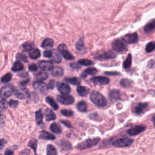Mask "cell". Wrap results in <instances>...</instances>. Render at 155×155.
<instances>
[{"label": "cell", "mask_w": 155, "mask_h": 155, "mask_svg": "<svg viewBox=\"0 0 155 155\" xmlns=\"http://www.w3.org/2000/svg\"><path fill=\"white\" fill-rule=\"evenodd\" d=\"M90 99L92 103L98 107H105L107 101L104 96L98 91H92L90 94Z\"/></svg>", "instance_id": "1"}, {"label": "cell", "mask_w": 155, "mask_h": 155, "mask_svg": "<svg viewBox=\"0 0 155 155\" xmlns=\"http://www.w3.org/2000/svg\"><path fill=\"white\" fill-rule=\"evenodd\" d=\"M100 140H101V138H95L86 139L84 140V141L79 143L78 145L77 148L79 150H84V149H87L91 147H93L99 142Z\"/></svg>", "instance_id": "2"}, {"label": "cell", "mask_w": 155, "mask_h": 155, "mask_svg": "<svg viewBox=\"0 0 155 155\" xmlns=\"http://www.w3.org/2000/svg\"><path fill=\"white\" fill-rule=\"evenodd\" d=\"M113 49L116 52H124L127 50V45L123 40H115L111 44Z\"/></svg>", "instance_id": "3"}, {"label": "cell", "mask_w": 155, "mask_h": 155, "mask_svg": "<svg viewBox=\"0 0 155 155\" xmlns=\"http://www.w3.org/2000/svg\"><path fill=\"white\" fill-rule=\"evenodd\" d=\"M13 86L12 84H7L3 87L0 90V96L3 99L8 98L13 92Z\"/></svg>", "instance_id": "4"}, {"label": "cell", "mask_w": 155, "mask_h": 155, "mask_svg": "<svg viewBox=\"0 0 155 155\" xmlns=\"http://www.w3.org/2000/svg\"><path fill=\"white\" fill-rule=\"evenodd\" d=\"M57 100L58 102L64 105H70L74 103V97L68 94H62L57 96Z\"/></svg>", "instance_id": "5"}, {"label": "cell", "mask_w": 155, "mask_h": 155, "mask_svg": "<svg viewBox=\"0 0 155 155\" xmlns=\"http://www.w3.org/2000/svg\"><path fill=\"white\" fill-rule=\"evenodd\" d=\"M133 142V140L129 138H122L115 140L113 142V145L116 147H128Z\"/></svg>", "instance_id": "6"}, {"label": "cell", "mask_w": 155, "mask_h": 155, "mask_svg": "<svg viewBox=\"0 0 155 155\" xmlns=\"http://www.w3.org/2000/svg\"><path fill=\"white\" fill-rule=\"evenodd\" d=\"M33 88L35 89L36 91H38L39 93L42 95H44L47 93L48 89V86L46 84L43 83V82H35V83H33Z\"/></svg>", "instance_id": "7"}, {"label": "cell", "mask_w": 155, "mask_h": 155, "mask_svg": "<svg viewBox=\"0 0 155 155\" xmlns=\"http://www.w3.org/2000/svg\"><path fill=\"white\" fill-rule=\"evenodd\" d=\"M58 50L61 53L63 57H64L65 59L68 60H71L74 59V56H73L71 53L67 50V46L62 44H60L58 46Z\"/></svg>", "instance_id": "8"}, {"label": "cell", "mask_w": 155, "mask_h": 155, "mask_svg": "<svg viewBox=\"0 0 155 155\" xmlns=\"http://www.w3.org/2000/svg\"><path fill=\"white\" fill-rule=\"evenodd\" d=\"M116 56V55L115 53L111 51H108V52H104V53L100 54L98 56H95V59L99 61H104L109 59H113Z\"/></svg>", "instance_id": "9"}, {"label": "cell", "mask_w": 155, "mask_h": 155, "mask_svg": "<svg viewBox=\"0 0 155 155\" xmlns=\"http://www.w3.org/2000/svg\"><path fill=\"white\" fill-rule=\"evenodd\" d=\"M123 40L125 42L128 44H134L137 42L138 41V35L136 33L127 34V35H125Z\"/></svg>", "instance_id": "10"}, {"label": "cell", "mask_w": 155, "mask_h": 155, "mask_svg": "<svg viewBox=\"0 0 155 155\" xmlns=\"http://www.w3.org/2000/svg\"><path fill=\"white\" fill-rule=\"evenodd\" d=\"M146 129V127L144 125H136L135 127L128 130V134L130 136H136L143 132Z\"/></svg>", "instance_id": "11"}, {"label": "cell", "mask_w": 155, "mask_h": 155, "mask_svg": "<svg viewBox=\"0 0 155 155\" xmlns=\"http://www.w3.org/2000/svg\"><path fill=\"white\" fill-rule=\"evenodd\" d=\"M91 82L96 85H105L109 83L110 79L104 76H96L91 79Z\"/></svg>", "instance_id": "12"}, {"label": "cell", "mask_w": 155, "mask_h": 155, "mask_svg": "<svg viewBox=\"0 0 155 155\" xmlns=\"http://www.w3.org/2000/svg\"><path fill=\"white\" fill-rule=\"evenodd\" d=\"M15 95L16 96L17 98L20 99H23L29 95V91L27 89L24 88V87L18 89L15 91Z\"/></svg>", "instance_id": "13"}, {"label": "cell", "mask_w": 155, "mask_h": 155, "mask_svg": "<svg viewBox=\"0 0 155 155\" xmlns=\"http://www.w3.org/2000/svg\"><path fill=\"white\" fill-rule=\"evenodd\" d=\"M38 66L40 69L44 71L52 70L54 67L52 62L48 61H41L38 63Z\"/></svg>", "instance_id": "14"}, {"label": "cell", "mask_w": 155, "mask_h": 155, "mask_svg": "<svg viewBox=\"0 0 155 155\" xmlns=\"http://www.w3.org/2000/svg\"><path fill=\"white\" fill-rule=\"evenodd\" d=\"M76 48L78 54H84L86 52V48L84 46V40L83 38H80L76 44Z\"/></svg>", "instance_id": "15"}, {"label": "cell", "mask_w": 155, "mask_h": 155, "mask_svg": "<svg viewBox=\"0 0 155 155\" xmlns=\"http://www.w3.org/2000/svg\"><path fill=\"white\" fill-rule=\"evenodd\" d=\"M57 88L62 94H69L71 91L70 87L69 85L64 83H61V82L57 83Z\"/></svg>", "instance_id": "16"}, {"label": "cell", "mask_w": 155, "mask_h": 155, "mask_svg": "<svg viewBox=\"0 0 155 155\" xmlns=\"http://www.w3.org/2000/svg\"><path fill=\"white\" fill-rule=\"evenodd\" d=\"M109 97L111 101L115 102L116 101L119 100L120 98V92L119 90H116V89L111 90L109 92Z\"/></svg>", "instance_id": "17"}, {"label": "cell", "mask_w": 155, "mask_h": 155, "mask_svg": "<svg viewBox=\"0 0 155 155\" xmlns=\"http://www.w3.org/2000/svg\"><path fill=\"white\" fill-rule=\"evenodd\" d=\"M50 58L53 62L57 63V64H59V63H60L62 61V57L61 55L60 54V53L56 50H52V54Z\"/></svg>", "instance_id": "18"}, {"label": "cell", "mask_w": 155, "mask_h": 155, "mask_svg": "<svg viewBox=\"0 0 155 155\" xmlns=\"http://www.w3.org/2000/svg\"><path fill=\"white\" fill-rule=\"evenodd\" d=\"M147 105H148L147 103H140L138 104V105L134 107V112L137 115H139L140 113H142L144 111V110L147 107Z\"/></svg>", "instance_id": "19"}, {"label": "cell", "mask_w": 155, "mask_h": 155, "mask_svg": "<svg viewBox=\"0 0 155 155\" xmlns=\"http://www.w3.org/2000/svg\"><path fill=\"white\" fill-rule=\"evenodd\" d=\"M40 138L44 140H53L55 139V136L46 131H41L40 133Z\"/></svg>", "instance_id": "20"}, {"label": "cell", "mask_w": 155, "mask_h": 155, "mask_svg": "<svg viewBox=\"0 0 155 155\" xmlns=\"http://www.w3.org/2000/svg\"><path fill=\"white\" fill-rule=\"evenodd\" d=\"M97 72H98V70L95 68H89L82 72L81 77L82 78H84L87 77V75H94L97 74Z\"/></svg>", "instance_id": "21"}, {"label": "cell", "mask_w": 155, "mask_h": 155, "mask_svg": "<svg viewBox=\"0 0 155 155\" xmlns=\"http://www.w3.org/2000/svg\"><path fill=\"white\" fill-rule=\"evenodd\" d=\"M77 92L81 96H86L89 93V89L85 86H79L77 87Z\"/></svg>", "instance_id": "22"}, {"label": "cell", "mask_w": 155, "mask_h": 155, "mask_svg": "<svg viewBox=\"0 0 155 155\" xmlns=\"http://www.w3.org/2000/svg\"><path fill=\"white\" fill-rule=\"evenodd\" d=\"M54 41L50 38H46L42 41V47L44 48H51L53 46Z\"/></svg>", "instance_id": "23"}, {"label": "cell", "mask_w": 155, "mask_h": 155, "mask_svg": "<svg viewBox=\"0 0 155 155\" xmlns=\"http://www.w3.org/2000/svg\"><path fill=\"white\" fill-rule=\"evenodd\" d=\"M155 28V19L153 20L150 21L144 27V31L146 33H150L152 32Z\"/></svg>", "instance_id": "24"}, {"label": "cell", "mask_w": 155, "mask_h": 155, "mask_svg": "<svg viewBox=\"0 0 155 155\" xmlns=\"http://www.w3.org/2000/svg\"><path fill=\"white\" fill-rule=\"evenodd\" d=\"M64 74V70L60 67H55L52 70V75L55 76H61Z\"/></svg>", "instance_id": "25"}, {"label": "cell", "mask_w": 155, "mask_h": 155, "mask_svg": "<svg viewBox=\"0 0 155 155\" xmlns=\"http://www.w3.org/2000/svg\"><path fill=\"white\" fill-rule=\"evenodd\" d=\"M65 81L67 82V83H69L72 85H78L81 84L80 78H76V77L66 78Z\"/></svg>", "instance_id": "26"}, {"label": "cell", "mask_w": 155, "mask_h": 155, "mask_svg": "<svg viewBox=\"0 0 155 155\" xmlns=\"http://www.w3.org/2000/svg\"><path fill=\"white\" fill-rule=\"evenodd\" d=\"M56 119V115L53 112L52 110L47 109L46 110V120L47 121H53Z\"/></svg>", "instance_id": "27"}, {"label": "cell", "mask_w": 155, "mask_h": 155, "mask_svg": "<svg viewBox=\"0 0 155 155\" xmlns=\"http://www.w3.org/2000/svg\"><path fill=\"white\" fill-rule=\"evenodd\" d=\"M34 46H35V44H34L33 42H27L24 43L22 45V49L24 52H29L33 49Z\"/></svg>", "instance_id": "28"}, {"label": "cell", "mask_w": 155, "mask_h": 155, "mask_svg": "<svg viewBox=\"0 0 155 155\" xmlns=\"http://www.w3.org/2000/svg\"><path fill=\"white\" fill-rule=\"evenodd\" d=\"M77 109L81 112H86L87 110V104L85 101H80L77 104Z\"/></svg>", "instance_id": "29"}, {"label": "cell", "mask_w": 155, "mask_h": 155, "mask_svg": "<svg viewBox=\"0 0 155 155\" xmlns=\"http://www.w3.org/2000/svg\"><path fill=\"white\" fill-rule=\"evenodd\" d=\"M50 129L52 131V132L55 133L59 134L62 132V129H61V127L56 123L52 124L50 125Z\"/></svg>", "instance_id": "30"}, {"label": "cell", "mask_w": 155, "mask_h": 155, "mask_svg": "<svg viewBox=\"0 0 155 155\" xmlns=\"http://www.w3.org/2000/svg\"><path fill=\"white\" fill-rule=\"evenodd\" d=\"M48 75L45 72H40L36 75V79L38 81H44L48 78Z\"/></svg>", "instance_id": "31"}, {"label": "cell", "mask_w": 155, "mask_h": 155, "mask_svg": "<svg viewBox=\"0 0 155 155\" xmlns=\"http://www.w3.org/2000/svg\"><path fill=\"white\" fill-rule=\"evenodd\" d=\"M24 66L20 62H16L14 63V64L12 66V70L13 72H18L23 70Z\"/></svg>", "instance_id": "32"}, {"label": "cell", "mask_w": 155, "mask_h": 155, "mask_svg": "<svg viewBox=\"0 0 155 155\" xmlns=\"http://www.w3.org/2000/svg\"><path fill=\"white\" fill-rule=\"evenodd\" d=\"M132 55L129 54V55L127 56V59L125 60V61L124 62V64H123V67L125 69H129V68L131 66V65H132Z\"/></svg>", "instance_id": "33"}, {"label": "cell", "mask_w": 155, "mask_h": 155, "mask_svg": "<svg viewBox=\"0 0 155 155\" xmlns=\"http://www.w3.org/2000/svg\"><path fill=\"white\" fill-rule=\"evenodd\" d=\"M35 116H36V121L38 124H40L42 123V118H43V115L42 112V110L40 109L36 111L35 113Z\"/></svg>", "instance_id": "34"}, {"label": "cell", "mask_w": 155, "mask_h": 155, "mask_svg": "<svg viewBox=\"0 0 155 155\" xmlns=\"http://www.w3.org/2000/svg\"><path fill=\"white\" fill-rule=\"evenodd\" d=\"M47 155H56L57 152L56 148L52 145L49 144L47 147Z\"/></svg>", "instance_id": "35"}, {"label": "cell", "mask_w": 155, "mask_h": 155, "mask_svg": "<svg viewBox=\"0 0 155 155\" xmlns=\"http://www.w3.org/2000/svg\"><path fill=\"white\" fill-rule=\"evenodd\" d=\"M40 56H41V52H40V50H39L38 49L33 50V51H32L30 53H29V56H30V58L34 60L37 59V58H38Z\"/></svg>", "instance_id": "36"}, {"label": "cell", "mask_w": 155, "mask_h": 155, "mask_svg": "<svg viewBox=\"0 0 155 155\" xmlns=\"http://www.w3.org/2000/svg\"><path fill=\"white\" fill-rule=\"evenodd\" d=\"M46 101L48 104H49L51 107H52L54 110H57L58 109V104L56 103V102H55V101L53 100L52 98H50V97H47L46 99Z\"/></svg>", "instance_id": "37"}, {"label": "cell", "mask_w": 155, "mask_h": 155, "mask_svg": "<svg viewBox=\"0 0 155 155\" xmlns=\"http://www.w3.org/2000/svg\"><path fill=\"white\" fill-rule=\"evenodd\" d=\"M132 81L128 79H121L120 82V84L121 86H123V87H125V88H127V87H130L132 84Z\"/></svg>", "instance_id": "38"}, {"label": "cell", "mask_w": 155, "mask_h": 155, "mask_svg": "<svg viewBox=\"0 0 155 155\" xmlns=\"http://www.w3.org/2000/svg\"><path fill=\"white\" fill-rule=\"evenodd\" d=\"M8 105L9 103L6 100H2L0 101V113L4 112L7 109Z\"/></svg>", "instance_id": "39"}, {"label": "cell", "mask_w": 155, "mask_h": 155, "mask_svg": "<svg viewBox=\"0 0 155 155\" xmlns=\"http://www.w3.org/2000/svg\"><path fill=\"white\" fill-rule=\"evenodd\" d=\"M37 144H38V141L37 140L35 139H31L30 141L28 142V146L31 147L33 151L35 152V153H36V148H37Z\"/></svg>", "instance_id": "40"}, {"label": "cell", "mask_w": 155, "mask_h": 155, "mask_svg": "<svg viewBox=\"0 0 155 155\" xmlns=\"http://www.w3.org/2000/svg\"><path fill=\"white\" fill-rule=\"evenodd\" d=\"M62 149L64 150H66V151H68V150H70L72 148L71 144L68 142L67 141H64V140H62L61 142V145Z\"/></svg>", "instance_id": "41"}, {"label": "cell", "mask_w": 155, "mask_h": 155, "mask_svg": "<svg viewBox=\"0 0 155 155\" xmlns=\"http://www.w3.org/2000/svg\"><path fill=\"white\" fill-rule=\"evenodd\" d=\"M17 60H19V61H22L23 62H27L28 60H27V56L24 54L23 53H19L17 55Z\"/></svg>", "instance_id": "42"}, {"label": "cell", "mask_w": 155, "mask_h": 155, "mask_svg": "<svg viewBox=\"0 0 155 155\" xmlns=\"http://www.w3.org/2000/svg\"><path fill=\"white\" fill-rule=\"evenodd\" d=\"M154 49H155V42H153V41L149 42L146 46V48H145L146 52L148 53L153 52Z\"/></svg>", "instance_id": "43"}, {"label": "cell", "mask_w": 155, "mask_h": 155, "mask_svg": "<svg viewBox=\"0 0 155 155\" xmlns=\"http://www.w3.org/2000/svg\"><path fill=\"white\" fill-rule=\"evenodd\" d=\"M78 64L82 66H88L93 64V62L89 60H80L78 61Z\"/></svg>", "instance_id": "44"}, {"label": "cell", "mask_w": 155, "mask_h": 155, "mask_svg": "<svg viewBox=\"0 0 155 155\" xmlns=\"http://www.w3.org/2000/svg\"><path fill=\"white\" fill-rule=\"evenodd\" d=\"M12 74H7L6 75H4L1 79V81L2 82H7L12 79Z\"/></svg>", "instance_id": "45"}, {"label": "cell", "mask_w": 155, "mask_h": 155, "mask_svg": "<svg viewBox=\"0 0 155 155\" xmlns=\"http://www.w3.org/2000/svg\"><path fill=\"white\" fill-rule=\"evenodd\" d=\"M61 114L65 116H67V117H69V116H72L74 115V112H73V111L70 110H66V109H64L61 110Z\"/></svg>", "instance_id": "46"}, {"label": "cell", "mask_w": 155, "mask_h": 155, "mask_svg": "<svg viewBox=\"0 0 155 155\" xmlns=\"http://www.w3.org/2000/svg\"><path fill=\"white\" fill-rule=\"evenodd\" d=\"M18 104H19L18 101H15V100H13V99H11V101H10L9 103L10 107L13 108V109L17 107V106L18 105Z\"/></svg>", "instance_id": "47"}, {"label": "cell", "mask_w": 155, "mask_h": 155, "mask_svg": "<svg viewBox=\"0 0 155 155\" xmlns=\"http://www.w3.org/2000/svg\"><path fill=\"white\" fill-rule=\"evenodd\" d=\"M6 118L3 115H0V128H2L5 125Z\"/></svg>", "instance_id": "48"}, {"label": "cell", "mask_w": 155, "mask_h": 155, "mask_svg": "<svg viewBox=\"0 0 155 155\" xmlns=\"http://www.w3.org/2000/svg\"><path fill=\"white\" fill-rule=\"evenodd\" d=\"M147 66L148 67V68H150V69H153V68L155 67V58L153 60H151L149 61V62H148Z\"/></svg>", "instance_id": "49"}, {"label": "cell", "mask_w": 155, "mask_h": 155, "mask_svg": "<svg viewBox=\"0 0 155 155\" xmlns=\"http://www.w3.org/2000/svg\"><path fill=\"white\" fill-rule=\"evenodd\" d=\"M6 144H7V141L6 139H0V150H3L4 148L5 145H6Z\"/></svg>", "instance_id": "50"}, {"label": "cell", "mask_w": 155, "mask_h": 155, "mask_svg": "<svg viewBox=\"0 0 155 155\" xmlns=\"http://www.w3.org/2000/svg\"><path fill=\"white\" fill-rule=\"evenodd\" d=\"M52 54V50H46L44 52V56L46 58H50Z\"/></svg>", "instance_id": "51"}, {"label": "cell", "mask_w": 155, "mask_h": 155, "mask_svg": "<svg viewBox=\"0 0 155 155\" xmlns=\"http://www.w3.org/2000/svg\"><path fill=\"white\" fill-rule=\"evenodd\" d=\"M28 69L31 71H36L38 70V67L36 65L32 64L28 66Z\"/></svg>", "instance_id": "52"}, {"label": "cell", "mask_w": 155, "mask_h": 155, "mask_svg": "<svg viewBox=\"0 0 155 155\" xmlns=\"http://www.w3.org/2000/svg\"><path fill=\"white\" fill-rule=\"evenodd\" d=\"M55 81H50L49 83H48V88H50L51 89H53L55 87Z\"/></svg>", "instance_id": "53"}, {"label": "cell", "mask_w": 155, "mask_h": 155, "mask_svg": "<svg viewBox=\"0 0 155 155\" xmlns=\"http://www.w3.org/2000/svg\"><path fill=\"white\" fill-rule=\"evenodd\" d=\"M61 123L64 124V125H66V127H69V128H71L72 127V124H70V122L67 121H61Z\"/></svg>", "instance_id": "54"}, {"label": "cell", "mask_w": 155, "mask_h": 155, "mask_svg": "<svg viewBox=\"0 0 155 155\" xmlns=\"http://www.w3.org/2000/svg\"><path fill=\"white\" fill-rule=\"evenodd\" d=\"M105 74L106 75H112V76H116V75H119V73L118 72H106Z\"/></svg>", "instance_id": "55"}, {"label": "cell", "mask_w": 155, "mask_h": 155, "mask_svg": "<svg viewBox=\"0 0 155 155\" xmlns=\"http://www.w3.org/2000/svg\"><path fill=\"white\" fill-rule=\"evenodd\" d=\"M13 150H14V149L12 150L11 148H9L8 149H7V150L6 151V152L4 153V154H7V155L12 154L13 153Z\"/></svg>", "instance_id": "56"}, {"label": "cell", "mask_w": 155, "mask_h": 155, "mask_svg": "<svg viewBox=\"0 0 155 155\" xmlns=\"http://www.w3.org/2000/svg\"><path fill=\"white\" fill-rule=\"evenodd\" d=\"M70 66L73 69H79V68H81V66H79L78 63H72L70 64Z\"/></svg>", "instance_id": "57"}, {"label": "cell", "mask_w": 155, "mask_h": 155, "mask_svg": "<svg viewBox=\"0 0 155 155\" xmlns=\"http://www.w3.org/2000/svg\"><path fill=\"white\" fill-rule=\"evenodd\" d=\"M30 150H28L27 149H26V150H23V151L21 152V154H30Z\"/></svg>", "instance_id": "58"}, {"label": "cell", "mask_w": 155, "mask_h": 155, "mask_svg": "<svg viewBox=\"0 0 155 155\" xmlns=\"http://www.w3.org/2000/svg\"><path fill=\"white\" fill-rule=\"evenodd\" d=\"M152 119H153V121H154V127H155V116H153V118H152Z\"/></svg>", "instance_id": "59"}]
</instances>
